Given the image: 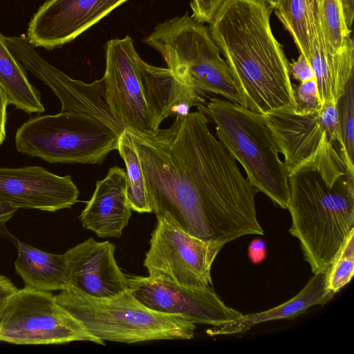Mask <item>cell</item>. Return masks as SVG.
<instances>
[{
    "instance_id": "6da1fadb",
    "label": "cell",
    "mask_w": 354,
    "mask_h": 354,
    "mask_svg": "<svg viewBox=\"0 0 354 354\" xmlns=\"http://www.w3.org/2000/svg\"><path fill=\"white\" fill-rule=\"evenodd\" d=\"M126 131L139 155L156 218L223 245L248 234L263 235L255 207L259 191L210 131L203 112L177 115L168 128L152 134Z\"/></svg>"
},
{
    "instance_id": "7a4b0ae2",
    "label": "cell",
    "mask_w": 354,
    "mask_h": 354,
    "mask_svg": "<svg viewBox=\"0 0 354 354\" xmlns=\"http://www.w3.org/2000/svg\"><path fill=\"white\" fill-rule=\"evenodd\" d=\"M272 11L252 0H225L209 28L241 105L262 115L297 110L290 63L270 26Z\"/></svg>"
},
{
    "instance_id": "3957f363",
    "label": "cell",
    "mask_w": 354,
    "mask_h": 354,
    "mask_svg": "<svg viewBox=\"0 0 354 354\" xmlns=\"http://www.w3.org/2000/svg\"><path fill=\"white\" fill-rule=\"evenodd\" d=\"M105 55L104 100L128 129L152 134L167 117L186 115L192 106L206 104L203 95L167 67L144 62L129 35L109 40Z\"/></svg>"
},
{
    "instance_id": "277c9868",
    "label": "cell",
    "mask_w": 354,
    "mask_h": 354,
    "mask_svg": "<svg viewBox=\"0 0 354 354\" xmlns=\"http://www.w3.org/2000/svg\"><path fill=\"white\" fill-rule=\"evenodd\" d=\"M289 233L298 239L312 272H325L354 229V174L328 186L313 171L288 176Z\"/></svg>"
},
{
    "instance_id": "5b68a950",
    "label": "cell",
    "mask_w": 354,
    "mask_h": 354,
    "mask_svg": "<svg viewBox=\"0 0 354 354\" xmlns=\"http://www.w3.org/2000/svg\"><path fill=\"white\" fill-rule=\"evenodd\" d=\"M197 109L214 122L216 137L243 167L250 183L274 205L287 209L288 171L263 115L218 97Z\"/></svg>"
},
{
    "instance_id": "8992f818",
    "label": "cell",
    "mask_w": 354,
    "mask_h": 354,
    "mask_svg": "<svg viewBox=\"0 0 354 354\" xmlns=\"http://www.w3.org/2000/svg\"><path fill=\"white\" fill-rule=\"evenodd\" d=\"M58 304L91 335L104 342L135 343L190 339L196 325L178 315L153 310L127 288L108 298H94L68 288L55 295Z\"/></svg>"
},
{
    "instance_id": "52a82bcc",
    "label": "cell",
    "mask_w": 354,
    "mask_h": 354,
    "mask_svg": "<svg viewBox=\"0 0 354 354\" xmlns=\"http://www.w3.org/2000/svg\"><path fill=\"white\" fill-rule=\"evenodd\" d=\"M263 116L283 156L288 176L313 171L332 187L350 172L340 151L344 147L337 104H322L313 113L278 110Z\"/></svg>"
},
{
    "instance_id": "ba28073f",
    "label": "cell",
    "mask_w": 354,
    "mask_h": 354,
    "mask_svg": "<svg viewBox=\"0 0 354 354\" xmlns=\"http://www.w3.org/2000/svg\"><path fill=\"white\" fill-rule=\"evenodd\" d=\"M183 84L241 104L229 67L209 28L188 14L158 23L145 39Z\"/></svg>"
},
{
    "instance_id": "9c48e42d",
    "label": "cell",
    "mask_w": 354,
    "mask_h": 354,
    "mask_svg": "<svg viewBox=\"0 0 354 354\" xmlns=\"http://www.w3.org/2000/svg\"><path fill=\"white\" fill-rule=\"evenodd\" d=\"M120 135L87 113L37 115L17 130V150L50 163L100 164L118 149Z\"/></svg>"
},
{
    "instance_id": "30bf717a",
    "label": "cell",
    "mask_w": 354,
    "mask_h": 354,
    "mask_svg": "<svg viewBox=\"0 0 354 354\" xmlns=\"http://www.w3.org/2000/svg\"><path fill=\"white\" fill-rule=\"evenodd\" d=\"M0 341L16 344H60L88 341L104 345L56 301L50 292L28 286L10 297L0 317Z\"/></svg>"
},
{
    "instance_id": "8fae6325",
    "label": "cell",
    "mask_w": 354,
    "mask_h": 354,
    "mask_svg": "<svg viewBox=\"0 0 354 354\" xmlns=\"http://www.w3.org/2000/svg\"><path fill=\"white\" fill-rule=\"evenodd\" d=\"M224 245L192 236L163 217H157L143 266L152 279L179 286L212 287L211 269Z\"/></svg>"
},
{
    "instance_id": "7c38bea8",
    "label": "cell",
    "mask_w": 354,
    "mask_h": 354,
    "mask_svg": "<svg viewBox=\"0 0 354 354\" xmlns=\"http://www.w3.org/2000/svg\"><path fill=\"white\" fill-rule=\"evenodd\" d=\"M127 282V288L146 307L182 316L195 324L215 326L243 315L228 307L212 287L205 290L187 288L149 276L128 277Z\"/></svg>"
},
{
    "instance_id": "4fadbf2b",
    "label": "cell",
    "mask_w": 354,
    "mask_h": 354,
    "mask_svg": "<svg viewBox=\"0 0 354 354\" xmlns=\"http://www.w3.org/2000/svg\"><path fill=\"white\" fill-rule=\"evenodd\" d=\"M5 40L22 66L51 88L61 102V111L91 115L113 130L121 126L122 121L104 100L103 78L88 84L72 79L44 60L24 35L6 37Z\"/></svg>"
},
{
    "instance_id": "5bb4252c",
    "label": "cell",
    "mask_w": 354,
    "mask_h": 354,
    "mask_svg": "<svg viewBox=\"0 0 354 354\" xmlns=\"http://www.w3.org/2000/svg\"><path fill=\"white\" fill-rule=\"evenodd\" d=\"M128 0H47L31 18L28 39L34 47H61Z\"/></svg>"
},
{
    "instance_id": "9a60e30c",
    "label": "cell",
    "mask_w": 354,
    "mask_h": 354,
    "mask_svg": "<svg viewBox=\"0 0 354 354\" xmlns=\"http://www.w3.org/2000/svg\"><path fill=\"white\" fill-rule=\"evenodd\" d=\"M78 196L69 175L58 176L40 166L0 167V201L17 209L55 212L71 208Z\"/></svg>"
},
{
    "instance_id": "2e32d148",
    "label": "cell",
    "mask_w": 354,
    "mask_h": 354,
    "mask_svg": "<svg viewBox=\"0 0 354 354\" xmlns=\"http://www.w3.org/2000/svg\"><path fill=\"white\" fill-rule=\"evenodd\" d=\"M115 246L88 238L65 254L70 288L94 298H108L127 289V276L115 259Z\"/></svg>"
},
{
    "instance_id": "e0dca14e",
    "label": "cell",
    "mask_w": 354,
    "mask_h": 354,
    "mask_svg": "<svg viewBox=\"0 0 354 354\" xmlns=\"http://www.w3.org/2000/svg\"><path fill=\"white\" fill-rule=\"evenodd\" d=\"M131 211L127 196L126 171L113 166L105 178L96 182L94 192L79 218L83 227L97 236L119 239Z\"/></svg>"
},
{
    "instance_id": "ac0fdd59",
    "label": "cell",
    "mask_w": 354,
    "mask_h": 354,
    "mask_svg": "<svg viewBox=\"0 0 354 354\" xmlns=\"http://www.w3.org/2000/svg\"><path fill=\"white\" fill-rule=\"evenodd\" d=\"M307 59L314 73L320 104H337L354 77L353 39L350 37L339 51L332 53L324 39L319 18Z\"/></svg>"
},
{
    "instance_id": "d6986e66",
    "label": "cell",
    "mask_w": 354,
    "mask_h": 354,
    "mask_svg": "<svg viewBox=\"0 0 354 354\" xmlns=\"http://www.w3.org/2000/svg\"><path fill=\"white\" fill-rule=\"evenodd\" d=\"M334 295L326 288V272L314 274L303 289L285 303L263 312L243 315L234 321L213 326L206 333L210 336L242 333L258 324L292 319L313 306L328 303Z\"/></svg>"
},
{
    "instance_id": "ffe728a7",
    "label": "cell",
    "mask_w": 354,
    "mask_h": 354,
    "mask_svg": "<svg viewBox=\"0 0 354 354\" xmlns=\"http://www.w3.org/2000/svg\"><path fill=\"white\" fill-rule=\"evenodd\" d=\"M17 258L15 262L16 273L26 286L51 292L70 288L66 254L44 252L16 239Z\"/></svg>"
},
{
    "instance_id": "44dd1931",
    "label": "cell",
    "mask_w": 354,
    "mask_h": 354,
    "mask_svg": "<svg viewBox=\"0 0 354 354\" xmlns=\"http://www.w3.org/2000/svg\"><path fill=\"white\" fill-rule=\"evenodd\" d=\"M0 85L10 104L28 113H42L45 108L40 93L28 81L24 67L6 44L0 32Z\"/></svg>"
},
{
    "instance_id": "7402d4cb",
    "label": "cell",
    "mask_w": 354,
    "mask_h": 354,
    "mask_svg": "<svg viewBox=\"0 0 354 354\" xmlns=\"http://www.w3.org/2000/svg\"><path fill=\"white\" fill-rule=\"evenodd\" d=\"M274 10L307 59L319 20L317 0H281Z\"/></svg>"
},
{
    "instance_id": "603a6c76",
    "label": "cell",
    "mask_w": 354,
    "mask_h": 354,
    "mask_svg": "<svg viewBox=\"0 0 354 354\" xmlns=\"http://www.w3.org/2000/svg\"><path fill=\"white\" fill-rule=\"evenodd\" d=\"M117 149L126 166L127 196L131 209L138 213H151L140 159L126 130L119 137Z\"/></svg>"
},
{
    "instance_id": "cb8c5ba5",
    "label": "cell",
    "mask_w": 354,
    "mask_h": 354,
    "mask_svg": "<svg viewBox=\"0 0 354 354\" xmlns=\"http://www.w3.org/2000/svg\"><path fill=\"white\" fill-rule=\"evenodd\" d=\"M319 10L327 46L332 53H337L346 44L351 31L346 26L340 0H322Z\"/></svg>"
},
{
    "instance_id": "d4e9b609",
    "label": "cell",
    "mask_w": 354,
    "mask_h": 354,
    "mask_svg": "<svg viewBox=\"0 0 354 354\" xmlns=\"http://www.w3.org/2000/svg\"><path fill=\"white\" fill-rule=\"evenodd\" d=\"M354 274V229L349 233L326 271V288L335 294L348 283Z\"/></svg>"
},
{
    "instance_id": "484cf974",
    "label": "cell",
    "mask_w": 354,
    "mask_h": 354,
    "mask_svg": "<svg viewBox=\"0 0 354 354\" xmlns=\"http://www.w3.org/2000/svg\"><path fill=\"white\" fill-rule=\"evenodd\" d=\"M337 107L344 150L348 160L354 165V77L347 84Z\"/></svg>"
},
{
    "instance_id": "4316f807",
    "label": "cell",
    "mask_w": 354,
    "mask_h": 354,
    "mask_svg": "<svg viewBox=\"0 0 354 354\" xmlns=\"http://www.w3.org/2000/svg\"><path fill=\"white\" fill-rule=\"evenodd\" d=\"M294 95L297 111L308 114L317 111L321 104L319 102L317 86L315 80L300 82L293 86Z\"/></svg>"
},
{
    "instance_id": "83f0119b",
    "label": "cell",
    "mask_w": 354,
    "mask_h": 354,
    "mask_svg": "<svg viewBox=\"0 0 354 354\" xmlns=\"http://www.w3.org/2000/svg\"><path fill=\"white\" fill-rule=\"evenodd\" d=\"M225 0H191L192 17L199 22L210 23Z\"/></svg>"
},
{
    "instance_id": "f1b7e54d",
    "label": "cell",
    "mask_w": 354,
    "mask_h": 354,
    "mask_svg": "<svg viewBox=\"0 0 354 354\" xmlns=\"http://www.w3.org/2000/svg\"><path fill=\"white\" fill-rule=\"evenodd\" d=\"M290 75L300 82L315 79L314 73L308 60L300 54L297 60L289 64Z\"/></svg>"
},
{
    "instance_id": "f546056e",
    "label": "cell",
    "mask_w": 354,
    "mask_h": 354,
    "mask_svg": "<svg viewBox=\"0 0 354 354\" xmlns=\"http://www.w3.org/2000/svg\"><path fill=\"white\" fill-rule=\"evenodd\" d=\"M266 243L260 239L252 240L248 247V257L254 264L262 262L266 257Z\"/></svg>"
},
{
    "instance_id": "4dcf8cb0",
    "label": "cell",
    "mask_w": 354,
    "mask_h": 354,
    "mask_svg": "<svg viewBox=\"0 0 354 354\" xmlns=\"http://www.w3.org/2000/svg\"><path fill=\"white\" fill-rule=\"evenodd\" d=\"M9 104L8 95L0 85V146L6 136L7 106Z\"/></svg>"
},
{
    "instance_id": "1f68e13d",
    "label": "cell",
    "mask_w": 354,
    "mask_h": 354,
    "mask_svg": "<svg viewBox=\"0 0 354 354\" xmlns=\"http://www.w3.org/2000/svg\"><path fill=\"white\" fill-rule=\"evenodd\" d=\"M17 290V288L9 279L0 276V317L8 299Z\"/></svg>"
},
{
    "instance_id": "d6a6232c",
    "label": "cell",
    "mask_w": 354,
    "mask_h": 354,
    "mask_svg": "<svg viewBox=\"0 0 354 354\" xmlns=\"http://www.w3.org/2000/svg\"><path fill=\"white\" fill-rule=\"evenodd\" d=\"M18 209L0 201V232L5 229L6 223L14 216Z\"/></svg>"
},
{
    "instance_id": "836d02e7",
    "label": "cell",
    "mask_w": 354,
    "mask_h": 354,
    "mask_svg": "<svg viewBox=\"0 0 354 354\" xmlns=\"http://www.w3.org/2000/svg\"><path fill=\"white\" fill-rule=\"evenodd\" d=\"M340 3L346 26L351 30L354 17V0H340Z\"/></svg>"
},
{
    "instance_id": "e575fe53",
    "label": "cell",
    "mask_w": 354,
    "mask_h": 354,
    "mask_svg": "<svg viewBox=\"0 0 354 354\" xmlns=\"http://www.w3.org/2000/svg\"><path fill=\"white\" fill-rule=\"evenodd\" d=\"M262 3L274 10L279 4L281 0H252Z\"/></svg>"
},
{
    "instance_id": "d590c367",
    "label": "cell",
    "mask_w": 354,
    "mask_h": 354,
    "mask_svg": "<svg viewBox=\"0 0 354 354\" xmlns=\"http://www.w3.org/2000/svg\"><path fill=\"white\" fill-rule=\"evenodd\" d=\"M322 0H317L318 4L319 5L321 3Z\"/></svg>"
}]
</instances>
